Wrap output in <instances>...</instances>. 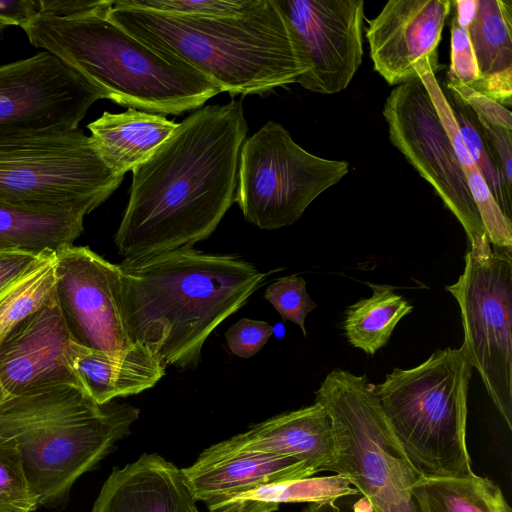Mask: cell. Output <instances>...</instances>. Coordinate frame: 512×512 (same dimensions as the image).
I'll use <instances>...</instances> for the list:
<instances>
[{
  "mask_svg": "<svg viewBox=\"0 0 512 512\" xmlns=\"http://www.w3.org/2000/svg\"><path fill=\"white\" fill-rule=\"evenodd\" d=\"M124 176L101 159L81 129L0 138V200L86 216Z\"/></svg>",
  "mask_w": 512,
  "mask_h": 512,
  "instance_id": "ba28073f",
  "label": "cell"
},
{
  "mask_svg": "<svg viewBox=\"0 0 512 512\" xmlns=\"http://www.w3.org/2000/svg\"><path fill=\"white\" fill-rule=\"evenodd\" d=\"M139 415L128 403L100 405L66 384L9 396L0 404V435L17 444L38 507L63 509L78 478L131 433Z\"/></svg>",
  "mask_w": 512,
  "mask_h": 512,
  "instance_id": "5b68a950",
  "label": "cell"
},
{
  "mask_svg": "<svg viewBox=\"0 0 512 512\" xmlns=\"http://www.w3.org/2000/svg\"><path fill=\"white\" fill-rule=\"evenodd\" d=\"M451 0H390L368 20L365 37L374 70L392 86L418 79L429 61L436 70L437 48L451 12Z\"/></svg>",
  "mask_w": 512,
  "mask_h": 512,
  "instance_id": "9a60e30c",
  "label": "cell"
},
{
  "mask_svg": "<svg viewBox=\"0 0 512 512\" xmlns=\"http://www.w3.org/2000/svg\"><path fill=\"white\" fill-rule=\"evenodd\" d=\"M477 121L488 151L507 188L512 191V130L488 124L478 118Z\"/></svg>",
  "mask_w": 512,
  "mask_h": 512,
  "instance_id": "d590c367",
  "label": "cell"
},
{
  "mask_svg": "<svg viewBox=\"0 0 512 512\" xmlns=\"http://www.w3.org/2000/svg\"><path fill=\"white\" fill-rule=\"evenodd\" d=\"M54 255L56 300L72 341L110 354L130 348L120 265L87 246H64Z\"/></svg>",
  "mask_w": 512,
  "mask_h": 512,
  "instance_id": "4fadbf2b",
  "label": "cell"
},
{
  "mask_svg": "<svg viewBox=\"0 0 512 512\" xmlns=\"http://www.w3.org/2000/svg\"><path fill=\"white\" fill-rule=\"evenodd\" d=\"M472 366L462 347L438 349L410 369L394 368L375 385L388 424L426 477L473 474L466 445Z\"/></svg>",
  "mask_w": 512,
  "mask_h": 512,
  "instance_id": "8992f818",
  "label": "cell"
},
{
  "mask_svg": "<svg viewBox=\"0 0 512 512\" xmlns=\"http://www.w3.org/2000/svg\"><path fill=\"white\" fill-rule=\"evenodd\" d=\"M359 493L339 475L271 483L225 497L208 505L209 512H275L284 503H313Z\"/></svg>",
  "mask_w": 512,
  "mask_h": 512,
  "instance_id": "cb8c5ba5",
  "label": "cell"
},
{
  "mask_svg": "<svg viewBox=\"0 0 512 512\" xmlns=\"http://www.w3.org/2000/svg\"><path fill=\"white\" fill-rule=\"evenodd\" d=\"M2 31H3V28H2V27H1V25H0V33H1Z\"/></svg>",
  "mask_w": 512,
  "mask_h": 512,
  "instance_id": "ee69618b",
  "label": "cell"
},
{
  "mask_svg": "<svg viewBox=\"0 0 512 512\" xmlns=\"http://www.w3.org/2000/svg\"><path fill=\"white\" fill-rule=\"evenodd\" d=\"M196 502L181 469L157 453L115 467L90 512H188Z\"/></svg>",
  "mask_w": 512,
  "mask_h": 512,
  "instance_id": "ac0fdd59",
  "label": "cell"
},
{
  "mask_svg": "<svg viewBox=\"0 0 512 512\" xmlns=\"http://www.w3.org/2000/svg\"><path fill=\"white\" fill-rule=\"evenodd\" d=\"M111 21L155 52L198 71L221 92L263 94L309 70L302 45L277 0L246 13L193 17L121 6Z\"/></svg>",
  "mask_w": 512,
  "mask_h": 512,
  "instance_id": "3957f363",
  "label": "cell"
},
{
  "mask_svg": "<svg viewBox=\"0 0 512 512\" xmlns=\"http://www.w3.org/2000/svg\"><path fill=\"white\" fill-rule=\"evenodd\" d=\"M54 252L41 253L19 277L0 291V342L19 322L55 297Z\"/></svg>",
  "mask_w": 512,
  "mask_h": 512,
  "instance_id": "83f0119b",
  "label": "cell"
},
{
  "mask_svg": "<svg viewBox=\"0 0 512 512\" xmlns=\"http://www.w3.org/2000/svg\"><path fill=\"white\" fill-rule=\"evenodd\" d=\"M113 4L102 0L93 9L62 17L38 13L21 28L32 45L56 56L121 106L179 115L221 93L192 67L155 52L111 21Z\"/></svg>",
  "mask_w": 512,
  "mask_h": 512,
  "instance_id": "277c9868",
  "label": "cell"
},
{
  "mask_svg": "<svg viewBox=\"0 0 512 512\" xmlns=\"http://www.w3.org/2000/svg\"><path fill=\"white\" fill-rule=\"evenodd\" d=\"M260 0H117L131 8L193 17L236 16L254 8Z\"/></svg>",
  "mask_w": 512,
  "mask_h": 512,
  "instance_id": "4dcf8cb0",
  "label": "cell"
},
{
  "mask_svg": "<svg viewBox=\"0 0 512 512\" xmlns=\"http://www.w3.org/2000/svg\"><path fill=\"white\" fill-rule=\"evenodd\" d=\"M264 298L280 314L283 321L297 324L306 336L305 319L316 308V303L306 290V281L298 275L280 277L271 283Z\"/></svg>",
  "mask_w": 512,
  "mask_h": 512,
  "instance_id": "1f68e13d",
  "label": "cell"
},
{
  "mask_svg": "<svg viewBox=\"0 0 512 512\" xmlns=\"http://www.w3.org/2000/svg\"><path fill=\"white\" fill-rule=\"evenodd\" d=\"M39 255L20 250H0V291L27 270Z\"/></svg>",
  "mask_w": 512,
  "mask_h": 512,
  "instance_id": "74e56055",
  "label": "cell"
},
{
  "mask_svg": "<svg viewBox=\"0 0 512 512\" xmlns=\"http://www.w3.org/2000/svg\"><path fill=\"white\" fill-rule=\"evenodd\" d=\"M107 94L53 54L0 66V138L79 128L91 105Z\"/></svg>",
  "mask_w": 512,
  "mask_h": 512,
  "instance_id": "7c38bea8",
  "label": "cell"
},
{
  "mask_svg": "<svg viewBox=\"0 0 512 512\" xmlns=\"http://www.w3.org/2000/svg\"><path fill=\"white\" fill-rule=\"evenodd\" d=\"M449 94L450 96L446 98L466 148L497 204L505 216L512 220L511 190L507 188L499 168L488 151L476 115L456 94Z\"/></svg>",
  "mask_w": 512,
  "mask_h": 512,
  "instance_id": "f1b7e54d",
  "label": "cell"
},
{
  "mask_svg": "<svg viewBox=\"0 0 512 512\" xmlns=\"http://www.w3.org/2000/svg\"><path fill=\"white\" fill-rule=\"evenodd\" d=\"M418 512H512L500 487L474 473L421 476L412 489Z\"/></svg>",
  "mask_w": 512,
  "mask_h": 512,
  "instance_id": "d4e9b609",
  "label": "cell"
},
{
  "mask_svg": "<svg viewBox=\"0 0 512 512\" xmlns=\"http://www.w3.org/2000/svg\"><path fill=\"white\" fill-rule=\"evenodd\" d=\"M315 401L332 421L335 457L329 471L345 477L374 512H418L412 489L422 475L388 424L366 375L333 369Z\"/></svg>",
  "mask_w": 512,
  "mask_h": 512,
  "instance_id": "52a82bcc",
  "label": "cell"
},
{
  "mask_svg": "<svg viewBox=\"0 0 512 512\" xmlns=\"http://www.w3.org/2000/svg\"><path fill=\"white\" fill-rule=\"evenodd\" d=\"M471 87L510 109L512 103V69L479 77Z\"/></svg>",
  "mask_w": 512,
  "mask_h": 512,
  "instance_id": "8d00e7d4",
  "label": "cell"
},
{
  "mask_svg": "<svg viewBox=\"0 0 512 512\" xmlns=\"http://www.w3.org/2000/svg\"><path fill=\"white\" fill-rule=\"evenodd\" d=\"M67 358L77 387L100 405L152 388L166 369L139 343L121 353L110 354L71 341Z\"/></svg>",
  "mask_w": 512,
  "mask_h": 512,
  "instance_id": "d6986e66",
  "label": "cell"
},
{
  "mask_svg": "<svg viewBox=\"0 0 512 512\" xmlns=\"http://www.w3.org/2000/svg\"><path fill=\"white\" fill-rule=\"evenodd\" d=\"M248 452L294 458L315 473L329 471L335 457L331 418L319 402L282 413L206 448L191 465L200 469Z\"/></svg>",
  "mask_w": 512,
  "mask_h": 512,
  "instance_id": "e0dca14e",
  "label": "cell"
},
{
  "mask_svg": "<svg viewBox=\"0 0 512 512\" xmlns=\"http://www.w3.org/2000/svg\"><path fill=\"white\" fill-rule=\"evenodd\" d=\"M417 74L427 89L451 141L489 242L493 248L512 249V220L505 216L472 160L431 63L427 61L417 70Z\"/></svg>",
  "mask_w": 512,
  "mask_h": 512,
  "instance_id": "603a6c76",
  "label": "cell"
},
{
  "mask_svg": "<svg viewBox=\"0 0 512 512\" xmlns=\"http://www.w3.org/2000/svg\"><path fill=\"white\" fill-rule=\"evenodd\" d=\"M302 45L309 70L297 83L314 93L345 90L363 59V0H277Z\"/></svg>",
  "mask_w": 512,
  "mask_h": 512,
  "instance_id": "5bb4252c",
  "label": "cell"
},
{
  "mask_svg": "<svg viewBox=\"0 0 512 512\" xmlns=\"http://www.w3.org/2000/svg\"><path fill=\"white\" fill-rule=\"evenodd\" d=\"M181 472L193 500L207 506L263 485L316 474L294 458L260 452L242 453L200 469L189 466Z\"/></svg>",
  "mask_w": 512,
  "mask_h": 512,
  "instance_id": "ffe728a7",
  "label": "cell"
},
{
  "mask_svg": "<svg viewBox=\"0 0 512 512\" xmlns=\"http://www.w3.org/2000/svg\"><path fill=\"white\" fill-rule=\"evenodd\" d=\"M84 217L73 211L37 209L0 200V250L56 252L81 236Z\"/></svg>",
  "mask_w": 512,
  "mask_h": 512,
  "instance_id": "7402d4cb",
  "label": "cell"
},
{
  "mask_svg": "<svg viewBox=\"0 0 512 512\" xmlns=\"http://www.w3.org/2000/svg\"><path fill=\"white\" fill-rule=\"evenodd\" d=\"M367 285L372 296L347 307L343 329L353 347L374 355L388 343L396 325L412 312L413 306L390 285Z\"/></svg>",
  "mask_w": 512,
  "mask_h": 512,
  "instance_id": "484cf974",
  "label": "cell"
},
{
  "mask_svg": "<svg viewBox=\"0 0 512 512\" xmlns=\"http://www.w3.org/2000/svg\"><path fill=\"white\" fill-rule=\"evenodd\" d=\"M177 125L163 115L128 108L122 113L104 111L87 128L104 163L124 176L147 160Z\"/></svg>",
  "mask_w": 512,
  "mask_h": 512,
  "instance_id": "44dd1931",
  "label": "cell"
},
{
  "mask_svg": "<svg viewBox=\"0 0 512 512\" xmlns=\"http://www.w3.org/2000/svg\"><path fill=\"white\" fill-rule=\"evenodd\" d=\"M102 0H39L40 12L53 16H69L82 13L100 5Z\"/></svg>",
  "mask_w": 512,
  "mask_h": 512,
  "instance_id": "60d3db41",
  "label": "cell"
},
{
  "mask_svg": "<svg viewBox=\"0 0 512 512\" xmlns=\"http://www.w3.org/2000/svg\"><path fill=\"white\" fill-rule=\"evenodd\" d=\"M447 80V90L456 94L478 119L494 126L512 130L510 109L453 77L447 76Z\"/></svg>",
  "mask_w": 512,
  "mask_h": 512,
  "instance_id": "d6a6232c",
  "label": "cell"
},
{
  "mask_svg": "<svg viewBox=\"0 0 512 512\" xmlns=\"http://www.w3.org/2000/svg\"><path fill=\"white\" fill-rule=\"evenodd\" d=\"M445 289L460 307L462 349L509 430L512 428V249L487 236L468 240L464 271Z\"/></svg>",
  "mask_w": 512,
  "mask_h": 512,
  "instance_id": "9c48e42d",
  "label": "cell"
},
{
  "mask_svg": "<svg viewBox=\"0 0 512 512\" xmlns=\"http://www.w3.org/2000/svg\"><path fill=\"white\" fill-rule=\"evenodd\" d=\"M348 171V162L308 152L269 120L242 145L235 202L245 220L260 229L290 226Z\"/></svg>",
  "mask_w": 512,
  "mask_h": 512,
  "instance_id": "30bf717a",
  "label": "cell"
},
{
  "mask_svg": "<svg viewBox=\"0 0 512 512\" xmlns=\"http://www.w3.org/2000/svg\"><path fill=\"white\" fill-rule=\"evenodd\" d=\"M468 33L480 77L512 69V1L476 0Z\"/></svg>",
  "mask_w": 512,
  "mask_h": 512,
  "instance_id": "4316f807",
  "label": "cell"
},
{
  "mask_svg": "<svg viewBox=\"0 0 512 512\" xmlns=\"http://www.w3.org/2000/svg\"><path fill=\"white\" fill-rule=\"evenodd\" d=\"M39 12V0H0V25L22 27Z\"/></svg>",
  "mask_w": 512,
  "mask_h": 512,
  "instance_id": "f35d334b",
  "label": "cell"
},
{
  "mask_svg": "<svg viewBox=\"0 0 512 512\" xmlns=\"http://www.w3.org/2000/svg\"><path fill=\"white\" fill-rule=\"evenodd\" d=\"M382 113L392 145L434 188L467 239L486 236L451 141L420 78L392 89Z\"/></svg>",
  "mask_w": 512,
  "mask_h": 512,
  "instance_id": "8fae6325",
  "label": "cell"
},
{
  "mask_svg": "<svg viewBox=\"0 0 512 512\" xmlns=\"http://www.w3.org/2000/svg\"><path fill=\"white\" fill-rule=\"evenodd\" d=\"M188 512H200L199 509L197 508L196 504H194L189 510Z\"/></svg>",
  "mask_w": 512,
  "mask_h": 512,
  "instance_id": "7bdbcfd3",
  "label": "cell"
},
{
  "mask_svg": "<svg viewBox=\"0 0 512 512\" xmlns=\"http://www.w3.org/2000/svg\"><path fill=\"white\" fill-rule=\"evenodd\" d=\"M274 328L265 321L241 318L225 333L230 351L240 358L253 357L268 342Z\"/></svg>",
  "mask_w": 512,
  "mask_h": 512,
  "instance_id": "e575fe53",
  "label": "cell"
},
{
  "mask_svg": "<svg viewBox=\"0 0 512 512\" xmlns=\"http://www.w3.org/2000/svg\"><path fill=\"white\" fill-rule=\"evenodd\" d=\"M303 512H374L360 493L333 500L307 503Z\"/></svg>",
  "mask_w": 512,
  "mask_h": 512,
  "instance_id": "ab89813d",
  "label": "cell"
},
{
  "mask_svg": "<svg viewBox=\"0 0 512 512\" xmlns=\"http://www.w3.org/2000/svg\"><path fill=\"white\" fill-rule=\"evenodd\" d=\"M247 123L241 101L196 109L133 170L114 243L127 260L193 247L235 202Z\"/></svg>",
  "mask_w": 512,
  "mask_h": 512,
  "instance_id": "6da1fadb",
  "label": "cell"
},
{
  "mask_svg": "<svg viewBox=\"0 0 512 512\" xmlns=\"http://www.w3.org/2000/svg\"><path fill=\"white\" fill-rule=\"evenodd\" d=\"M123 309L133 343L165 367L194 369L208 336L244 306L267 273L234 254L183 247L124 259Z\"/></svg>",
  "mask_w": 512,
  "mask_h": 512,
  "instance_id": "7a4b0ae2",
  "label": "cell"
},
{
  "mask_svg": "<svg viewBox=\"0 0 512 512\" xmlns=\"http://www.w3.org/2000/svg\"><path fill=\"white\" fill-rule=\"evenodd\" d=\"M72 341L55 297L0 342V377L8 396L76 385L68 366Z\"/></svg>",
  "mask_w": 512,
  "mask_h": 512,
  "instance_id": "2e32d148",
  "label": "cell"
},
{
  "mask_svg": "<svg viewBox=\"0 0 512 512\" xmlns=\"http://www.w3.org/2000/svg\"><path fill=\"white\" fill-rule=\"evenodd\" d=\"M447 76L471 86L480 77L475 54L468 33V26L453 15L451 20V61Z\"/></svg>",
  "mask_w": 512,
  "mask_h": 512,
  "instance_id": "836d02e7",
  "label": "cell"
},
{
  "mask_svg": "<svg viewBox=\"0 0 512 512\" xmlns=\"http://www.w3.org/2000/svg\"><path fill=\"white\" fill-rule=\"evenodd\" d=\"M37 508L17 444L0 435V512H33Z\"/></svg>",
  "mask_w": 512,
  "mask_h": 512,
  "instance_id": "f546056e",
  "label": "cell"
},
{
  "mask_svg": "<svg viewBox=\"0 0 512 512\" xmlns=\"http://www.w3.org/2000/svg\"><path fill=\"white\" fill-rule=\"evenodd\" d=\"M8 397L9 396H8L7 392L5 391V389H4V386L2 384V380H1V377H0V404L3 403Z\"/></svg>",
  "mask_w": 512,
  "mask_h": 512,
  "instance_id": "b9f144b4",
  "label": "cell"
}]
</instances>
